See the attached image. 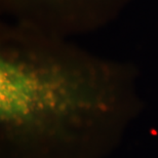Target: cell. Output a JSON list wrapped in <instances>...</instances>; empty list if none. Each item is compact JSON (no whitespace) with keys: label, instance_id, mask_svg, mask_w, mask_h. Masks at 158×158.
<instances>
[{"label":"cell","instance_id":"cell-1","mask_svg":"<svg viewBox=\"0 0 158 158\" xmlns=\"http://www.w3.org/2000/svg\"><path fill=\"white\" fill-rule=\"evenodd\" d=\"M137 76L134 66L98 56L67 37L0 24L1 123L22 153L68 152L96 126L127 120L140 105Z\"/></svg>","mask_w":158,"mask_h":158},{"label":"cell","instance_id":"cell-2","mask_svg":"<svg viewBox=\"0 0 158 158\" xmlns=\"http://www.w3.org/2000/svg\"><path fill=\"white\" fill-rule=\"evenodd\" d=\"M135 0H0L3 20L72 38L113 23Z\"/></svg>","mask_w":158,"mask_h":158}]
</instances>
